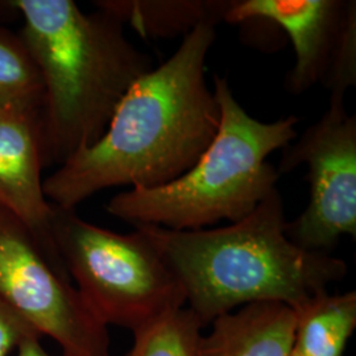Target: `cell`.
Wrapping results in <instances>:
<instances>
[{"instance_id":"5b68a950","label":"cell","mask_w":356,"mask_h":356,"mask_svg":"<svg viewBox=\"0 0 356 356\" xmlns=\"http://www.w3.org/2000/svg\"><path fill=\"white\" fill-rule=\"evenodd\" d=\"M49 236L83 302L107 329L135 334L186 305L182 284L141 229L119 234L51 204Z\"/></svg>"},{"instance_id":"3957f363","label":"cell","mask_w":356,"mask_h":356,"mask_svg":"<svg viewBox=\"0 0 356 356\" xmlns=\"http://www.w3.org/2000/svg\"><path fill=\"white\" fill-rule=\"evenodd\" d=\"M280 191L254 211L220 229L175 231L136 226L176 273L186 307L207 327L236 307L281 302L296 309L347 275L331 254L310 252L288 238Z\"/></svg>"},{"instance_id":"6da1fadb","label":"cell","mask_w":356,"mask_h":356,"mask_svg":"<svg viewBox=\"0 0 356 356\" xmlns=\"http://www.w3.org/2000/svg\"><path fill=\"white\" fill-rule=\"evenodd\" d=\"M216 38V26L195 28L165 63L141 76L102 138L44 178L49 204L76 210L104 189H153L186 173L216 138L220 122L206 78Z\"/></svg>"},{"instance_id":"ba28073f","label":"cell","mask_w":356,"mask_h":356,"mask_svg":"<svg viewBox=\"0 0 356 356\" xmlns=\"http://www.w3.org/2000/svg\"><path fill=\"white\" fill-rule=\"evenodd\" d=\"M355 0H232L226 23L261 20L281 28L292 41L296 63L286 90L302 94L322 82L344 22Z\"/></svg>"},{"instance_id":"4fadbf2b","label":"cell","mask_w":356,"mask_h":356,"mask_svg":"<svg viewBox=\"0 0 356 356\" xmlns=\"http://www.w3.org/2000/svg\"><path fill=\"white\" fill-rule=\"evenodd\" d=\"M44 88L31 51L19 33L0 26V106L41 114Z\"/></svg>"},{"instance_id":"5bb4252c","label":"cell","mask_w":356,"mask_h":356,"mask_svg":"<svg viewBox=\"0 0 356 356\" xmlns=\"http://www.w3.org/2000/svg\"><path fill=\"white\" fill-rule=\"evenodd\" d=\"M204 326L186 306L134 334L126 356H197Z\"/></svg>"},{"instance_id":"e0dca14e","label":"cell","mask_w":356,"mask_h":356,"mask_svg":"<svg viewBox=\"0 0 356 356\" xmlns=\"http://www.w3.org/2000/svg\"><path fill=\"white\" fill-rule=\"evenodd\" d=\"M40 337L36 338H29L20 344L16 351L13 353V356H53L49 354L44 346L40 342ZM61 356H69L63 354Z\"/></svg>"},{"instance_id":"ac0fdd59","label":"cell","mask_w":356,"mask_h":356,"mask_svg":"<svg viewBox=\"0 0 356 356\" xmlns=\"http://www.w3.org/2000/svg\"><path fill=\"white\" fill-rule=\"evenodd\" d=\"M291 356H301V355H300V354H297V353H296V351H294V348H293L292 355H291Z\"/></svg>"},{"instance_id":"277c9868","label":"cell","mask_w":356,"mask_h":356,"mask_svg":"<svg viewBox=\"0 0 356 356\" xmlns=\"http://www.w3.org/2000/svg\"><path fill=\"white\" fill-rule=\"evenodd\" d=\"M213 91L220 110L219 128L197 163L164 186L119 193L106 204L108 214L135 227L202 229L220 220H241L276 189L280 176L268 156L296 140L298 119H256L223 76H216Z\"/></svg>"},{"instance_id":"8992f818","label":"cell","mask_w":356,"mask_h":356,"mask_svg":"<svg viewBox=\"0 0 356 356\" xmlns=\"http://www.w3.org/2000/svg\"><path fill=\"white\" fill-rule=\"evenodd\" d=\"M0 300L69 356H110L108 329L45 252L38 235L0 202Z\"/></svg>"},{"instance_id":"30bf717a","label":"cell","mask_w":356,"mask_h":356,"mask_svg":"<svg viewBox=\"0 0 356 356\" xmlns=\"http://www.w3.org/2000/svg\"><path fill=\"white\" fill-rule=\"evenodd\" d=\"M197 356H291L296 314L281 302H254L214 319Z\"/></svg>"},{"instance_id":"9a60e30c","label":"cell","mask_w":356,"mask_h":356,"mask_svg":"<svg viewBox=\"0 0 356 356\" xmlns=\"http://www.w3.org/2000/svg\"><path fill=\"white\" fill-rule=\"evenodd\" d=\"M321 83L330 91V99H344L346 91L355 86L356 1L347 15L327 72Z\"/></svg>"},{"instance_id":"52a82bcc","label":"cell","mask_w":356,"mask_h":356,"mask_svg":"<svg viewBox=\"0 0 356 356\" xmlns=\"http://www.w3.org/2000/svg\"><path fill=\"white\" fill-rule=\"evenodd\" d=\"M300 165L307 166L309 202L286 223V235L302 250L330 254L343 235L356 236V116L344 99H330L319 120L284 148L276 170Z\"/></svg>"},{"instance_id":"7c38bea8","label":"cell","mask_w":356,"mask_h":356,"mask_svg":"<svg viewBox=\"0 0 356 356\" xmlns=\"http://www.w3.org/2000/svg\"><path fill=\"white\" fill-rule=\"evenodd\" d=\"M294 351L301 356H343L356 327V293H319L293 309Z\"/></svg>"},{"instance_id":"9c48e42d","label":"cell","mask_w":356,"mask_h":356,"mask_svg":"<svg viewBox=\"0 0 356 356\" xmlns=\"http://www.w3.org/2000/svg\"><path fill=\"white\" fill-rule=\"evenodd\" d=\"M40 115L0 106V202L38 235L53 263L64 266L49 236L51 204L42 191Z\"/></svg>"},{"instance_id":"7a4b0ae2","label":"cell","mask_w":356,"mask_h":356,"mask_svg":"<svg viewBox=\"0 0 356 356\" xmlns=\"http://www.w3.org/2000/svg\"><path fill=\"white\" fill-rule=\"evenodd\" d=\"M19 33L44 88L40 114L42 165H63L103 136L131 86L153 69L110 13H85L73 0H13Z\"/></svg>"},{"instance_id":"8fae6325","label":"cell","mask_w":356,"mask_h":356,"mask_svg":"<svg viewBox=\"0 0 356 356\" xmlns=\"http://www.w3.org/2000/svg\"><path fill=\"white\" fill-rule=\"evenodd\" d=\"M232 0H98L99 11L144 38H185L201 26L225 22Z\"/></svg>"},{"instance_id":"2e32d148","label":"cell","mask_w":356,"mask_h":356,"mask_svg":"<svg viewBox=\"0 0 356 356\" xmlns=\"http://www.w3.org/2000/svg\"><path fill=\"white\" fill-rule=\"evenodd\" d=\"M36 337L41 338L36 329L0 300V356L13 355L24 341Z\"/></svg>"}]
</instances>
